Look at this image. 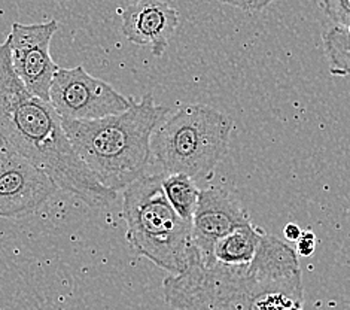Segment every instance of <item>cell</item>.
<instances>
[{
    "instance_id": "6da1fadb",
    "label": "cell",
    "mask_w": 350,
    "mask_h": 310,
    "mask_svg": "<svg viewBox=\"0 0 350 310\" xmlns=\"http://www.w3.org/2000/svg\"><path fill=\"white\" fill-rule=\"evenodd\" d=\"M165 303L174 310H303L298 254L264 234L251 264H203L200 254L180 274L163 282Z\"/></svg>"
},
{
    "instance_id": "7a4b0ae2",
    "label": "cell",
    "mask_w": 350,
    "mask_h": 310,
    "mask_svg": "<svg viewBox=\"0 0 350 310\" xmlns=\"http://www.w3.org/2000/svg\"><path fill=\"white\" fill-rule=\"evenodd\" d=\"M0 138L88 206H109L116 198L82 163L51 103L30 94L16 77L8 38L0 45Z\"/></svg>"
},
{
    "instance_id": "3957f363",
    "label": "cell",
    "mask_w": 350,
    "mask_h": 310,
    "mask_svg": "<svg viewBox=\"0 0 350 310\" xmlns=\"http://www.w3.org/2000/svg\"><path fill=\"white\" fill-rule=\"evenodd\" d=\"M170 109L155 105L151 94L130 97L126 112L94 121L62 120L73 149L102 185L111 191L130 187L151 163V138Z\"/></svg>"
},
{
    "instance_id": "277c9868",
    "label": "cell",
    "mask_w": 350,
    "mask_h": 310,
    "mask_svg": "<svg viewBox=\"0 0 350 310\" xmlns=\"http://www.w3.org/2000/svg\"><path fill=\"white\" fill-rule=\"evenodd\" d=\"M122 218L130 246L172 274L185 272L198 254L193 222L180 218L169 203L163 175H144L124 190Z\"/></svg>"
},
{
    "instance_id": "5b68a950",
    "label": "cell",
    "mask_w": 350,
    "mask_h": 310,
    "mask_svg": "<svg viewBox=\"0 0 350 310\" xmlns=\"http://www.w3.org/2000/svg\"><path fill=\"white\" fill-rule=\"evenodd\" d=\"M232 120L206 105H185L170 114L151 138L152 158L164 175L183 173L207 181L225 157Z\"/></svg>"
},
{
    "instance_id": "8992f818",
    "label": "cell",
    "mask_w": 350,
    "mask_h": 310,
    "mask_svg": "<svg viewBox=\"0 0 350 310\" xmlns=\"http://www.w3.org/2000/svg\"><path fill=\"white\" fill-rule=\"evenodd\" d=\"M49 103L62 120L94 121L126 112L130 97L77 66L57 69L49 90Z\"/></svg>"
},
{
    "instance_id": "52a82bcc",
    "label": "cell",
    "mask_w": 350,
    "mask_h": 310,
    "mask_svg": "<svg viewBox=\"0 0 350 310\" xmlns=\"http://www.w3.org/2000/svg\"><path fill=\"white\" fill-rule=\"evenodd\" d=\"M58 23H14L10 36L12 68L30 94L49 102V90L58 66L51 57V40Z\"/></svg>"
},
{
    "instance_id": "ba28073f",
    "label": "cell",
    "mask_w": 350,
    "mask_h": 310,
    "mask_svg": "<svg viewBox=\"0 0 350 310\" xmlns=\"http://www.w3.org/2000/svg\"><path fill=\"white\" fill-rule=\"evenodd\" d=\"M58 187L49 176L0 138V218L36 212Z\"/></svg>"
},
{
    "instance_id": "9c48e42d",
    "label": "cell",
    "mask_w": 350,
    "mask_h": 310,
    "mask_svg": "<svg viewBox=\"0 0 350 310\" xmlns=\"http://www.w3.org/2000/svg\"><path fill=\"white\" fill-rule=\"evenodd\" d=\"M249 222L247 211L232 192L219 187L200 191L193 216V240L202 263L212 264L216 243Z\"/></svg>"
},
{
    "instance_id": "30bf717a",
    "label": "cell",
    "mask_w": 350,
    "mask_h": 310,
    "mask_svg": "<svg viewBox=\"0 0 350 310\" xmlns=\"http://www.w3.org/2000/svg\"><path fill=\"white\" fill-rule=\"evenodd\" d=\"M179 26V14L169 0H137L122 11L121 30L130 42L149 47L161 57Z\"/></svg>"
},
{
    "instance_id": "8fae6325",
    "label": "cell",
    "mask_w": 350,
    "mask_h": 310,
    "mask_svg": "<svg viewBox=\"0 0 350 310\" xmlns=\"http://www.w3.org/2000/svg\"><path fill=\"white\" fill-rule=\"evenodd\" d=\"M264 231L249 222L222 237L213 248V261L225 266L251 264L260 249Z\"/></svg>"
},
{
    "instance_id": "7c38bea8",
    "label": "cell",
    "mask_w": 350,
    "mask_h": 310,
    "mask_svg": "<svg viewBox=\"0 0 350 310\" xmlns=\"http://www.w3.org/2000/svg\"><path fill=\"white\" fill-rule=\"evenodd\" d=\"M163 190L176 214L185 221L193 222L202 191L197 182L183 173L163 175Z\"/></svg>"
},
{
    "instance_id": "4fadbf2b",
    "label": "cell",
    "mask_w": 350,
    "mask_h": 310,
    "mask_svg": "<svg viewBox=\"0 0 350 310\" xmlns=\"http://www.w3.org/2000/svg\"><path fill=\"white\" fill-rule=\"evenodd\" d=\"M325 53L329 60V72L334 77L350 75V33L346 27L332 26L323 35Z\"/></svg>"
},
{
    "instance_id": "5bb4252c",
    "label": "cell",
    "mask_w": 350,
    "mask_h": 310,
    "mask_svg": "<svg viewBox=\"0 0 350 310\" xmlns=\"http://www.w3.org/2000/svg\"><path fill=\"white\" fill-rule=\"evenodd\" d=\"M323 11L329 20L340 27L350 24V0H322Z\"/></svg>"
},
{
    "instance_id": "9a60e30c",
    "label": "cell",
    "mask_w": 350,
    "mask_h": 310,
    "mask_svg": "<svg viewBox=\"0 0 350 310\" xmlns=\"http://www.w3.org/2000/svg\"><path fill=\"white\" fill-rule=\"evenodd\" d=\"M221 3H227L230 6L239 8V10H243L247 12H255V11H262L264 8L271 5L274 0H218Z\"/></svg>"
},
{
    "instance_id": "2e32d148",
    "label": "cell",
    "mask_w": 350,
    "mask_h": 310,
    "mask_svg": "<svg viewBox=\"0 0 350 310\" xmlns=\"http://www.w3.org/2000/svg\"><path fill=\"white\" fill-rule=\"evenodd\" d=\"M316 249V236L312 231H303L301 237L297 242V254L301 257H310Z\"/></svg>"
},
{
    "instance_id": "e0dca14e",
    "label": "cell",
    "mask_w": 350,
    "mask_h": 310,
    "mask_svg": "<svg viewBox=\"0 0 350 310\" xmlns=\"http://www.w3.org/2000/svg\"><path fill=\"white\" fill-rule=\"evenodd\" d=\"M301 234L303 231L297 224H286V227L283 229V236H285L286 242H298Z\"/></svg>"
},
{
    "instance_id": "ac0fdd59",
    "label": "cell",
    "mask_w": 350,
    "mask_h": 310,
    "mask_svg": "<svg viewBox=\"0 0 350 310\" xmlns=\"http://www.w3.org/2000/svg\"><path fill=\"white\" fill-rule=\"evenodd\" d=\"M346 29H347V31H349V33H350V24H349V26H347V27H346Z\"/></svg>"
},
{
    "instance_id": "d6986e66",
    "label": "cell",
    "mask_w": 350,
    "mask_h": 310,
    "mask_svg": "<svg viewBox=\"0 0 350 310\" xmlns=\"http://www.w3.org/2000/svg\"><path fill=\"white\" fill-rule=\"evenodd\" d=\"M57 2H63V0H57Z\"/></svg>"
}]
</instances>
